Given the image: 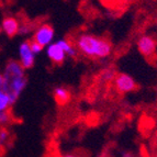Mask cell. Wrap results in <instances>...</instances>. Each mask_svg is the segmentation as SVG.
Returning a JSON list of instances; mask_svg holds the SVG:
<instances>
[{"label": "cell", "mask_w": 157, "mask_h": 157, "mask_svg": "<svg viewBox=\"0 0 157 157\" xmlns=\"http://www.w3.org/2000/svg\"><path fill=\"white\" fill-rule=\"evenodd\" d=\"M3 90L8 94L11 105H14L28 84L25 69L19 63V60L10 59L7 62L2 73Z\"/></svg>", "instance_id": "1"}, {"label": "cell", "mask_w": 157, "mask_h": 157, "mask_svg": "<svg viewBox=\"0 0 157 157\" xmlns=\"http://www.w3.org/2000/svg\"><path fill=\"white\" fill-rule=\"evenodd\" d=\"M78 53L85 57L105 59L112 54V43L92 33H80L75 40Z\"/></svg>", "instance_id": "2"}, {"label": "cell", "mask_w": 157, "mask_h": 157, "mask_svg": "<svg viewBox=\"0 0 157 157\" xmlns=\"http://www.w3.org/2000/svg\"><path fill=\"white\" fill-rule=\"evenodd\" d=\"M55 31L50 23H42L37 26L32 33V41L39 43L43 47H47L54 42Z\"/></svg>", "instance_id": "3"}, {"label": "cell", "mask_w": 157, "mask_h": 157, "mask_svg": "<svg viewBox=\"0 0 157 157\" xmlns=\"http://www.w3.org/2000/svg\"><path fill=\"white\" fill-rule=\"evenodd\" d=\"M113 86L119 94H130L137 88L135 79L125 73L117 74V76L113 79Z\"/></svg>", "instance_id": "4"}, {"label": "cell", "mask_w": 157, "mask_h": 157, "mask_svg": "<svg viewBox=\"0 0 157 157\" xmlns=\"http://www.w3.org/2000/svg\"><path fill=\"white\" fill-rule=\"evenodd\" d=\"M18 56L19 63L21 64L22 67L28 71L31 69L35 64V57L36 55L32 52L30 46V41H22L18 46Z\"/></svg>", "instance_id": "5"}, {"label": "cell", "mask_w": 157, "mask_h": 157, "mask_svg": "<svg viewBox=\"0 0 157 157\" xmlns=\"http://www.w3.org/2000/svg\"><path fill=\"white\" fill-rule=\"evenodd\" d=\"M136 47L142 55L146 58H152L156 54L157 42L156 40L148 34L141 35L136 42Z\"/></svg>", "instance_id": "6"}, {"label": "cell", "mask_w": 157, "mask_h": 157, "mask_svg": "<svg viewBox=\"0 0 157 157\" xmlns=\"http://www.w3.org/2000/svg\"><path fill=\"white\" fill-rule=\"evenodd\" d=\"M45 54H46L47 58L55 65H60L66 60L68 57L65 51L62 48L59 44L56 41L50 44L47 47H45Z\"/></svg>", "instance_id": "7"}, {"label": "cell", "mask_w": 157, "mask_h": 157, "mask_svg": "<svg viewBox=\"0 0 157 157\" xmlns=\"http://www.w3.org/2000/svg\"><path fill=\"white\" fill-rule=\"evenodd\" d=\"M20 22L16 17L12 16H7L2 19L1 21V31L9 37L16 36L19 32V28H20Z\"/></svg>", "instance_id": "8"}, {"label": "cell", "mask_w": 157, "mask_h": 157, "mask_svg": "<svg viewBox=\"0 0 157 157\" xmlns=\"http://www.w3.org/2000/svg\"><path fill=\"white\" fill-rule=\"evenodd\" d=\"M53 98L58 105H66L71 100V91L65 86H56L52 91Z\"/></svg>", "instance_id": "9"}, {"label": "cell", "mask_w": 157, "mask_h": 157, "mask_svg": "<svg viewBox=\"0 0 157 157\" xmlns=\"http://www.w3.org/2000/svg\"><path fill=\"white\" fill-rule=\"evenodd\" d=\"M56 42H57L58 44L62 46V48L65 51V53L67 54L68 57L76 58L77 56H78L79 53H78L76 45L73 44L71 41H68V40H66V39H58V40H56Z\"/></svg>", "instance_id": "10"}, {"label": "cell", "mask_w": 157, "mask_h": 157, "mask_svg": "<svg viewBox=\"0 0 157 157\" xmlns=\"http://www.w3.org/2000/svg\"><path fill=\"white\" fill-rule=\"evenodd\" d=\"M11 101L8 94L3 90V88H0V112L9 111L11 108Z\"/></svg>", "instance_id": "11"}, {"label": "cell", "mask_w": 157, "mask_h": 157, "mask_svg": "<svg viewBox=\"0 0 157 157\" xmlns=\"http://www.w3.org/2000/svg\"><path fill=\"white\" fill-rule=\"evenodd\" d=\"M115 76H117V73L114 71V69L109 67V68H105V69H103V71H101L99 78L102 82H110V81H113Z\"/></svg>", "instance_id": "12"}, {"label": "cell", "mask_w": 157, "mask_h": 157, "mask_svg": "<svg viewBox=\"0 0 157 157\" xmlns=\"http://www.w3.org/2000/svg\"><path fill=\"white\" fill-rule=\"evenodd\" d=\"M9 140H10V132L8 131L7 128H0V145L1 147L8 144Z\"/></svg>", "instance_id": "13"}, {"label": "cell", "mask_w": 157, "mask_h": 157, "mask_svg": "<svg viewBox=\"0 0 157 157\" xmlns=\"http://www.w3.org/2000/svg\"><path fill=\"white\" fill-rule=\"evenodd\" d=\"M31 33H33V32H32V28L30 24H26V23L20 24V28H19V32H18L19 35L24 36V35H28V34H31Z\"/></svg>", "instance_id": "14"}, {"label": "cell", "mask_w": 157, "mask_h": 157, "mask_svg": "<svg viewBox=\"0 0 157 157\" xmlns=\"http://www.w3.org/2000/svg\"><path fill=\"white\" fill-rule=\"evenodd\" d=\"M30 46H31L32 52H33L35 55H40V54L43 52V50H44V47H43L42 45H40L39 43L34 42L32 40H30Z\"/></svg>", "instance_id": "15"}, {"label": "cell", "mask_w": 157, "mask_h": 157, "mask_svg": "<svg viewBox=\"0 0 157 157\" xmlns=\"http://www.w3.org/2000/svg\"><path fill=\"white\" fill-rule=\"evenodd\" d=\"M121 157H141V156L134 154V153H132V152H128V151L123 149V151H121Z\"/></svg>", "instance_id": "16"}, {"label": "cell", "mask_w": 157, "mask_h": 157, "mask_svg": "<svg viewBox=\"0 0 157 157\" xmlns=\"http://www.w3.org/2000/svg\"><path fill=\"white\" fill-rule=\"evenodd\" d=\"M62 157H79V156H77L75 154H71V153H67V154H64Z\"/></svg>", "instance_id": "17"}, {"label": "cell", "mask_w": 157, "mask_h": 157, "mask_svg": "<svg viewBox=\"0 0 157 157\" xmlns=\"http://www.w3.org/2000/svg\"><path fill=\"white\" fill-rule=\"evenodd\" d=\"M0 88H3V78L1 73H0Z\"/></svg>", "instance_id": "18"}, {"label": "cell", "mask_w": 157, "mask_h": 157, "mask_svg": "<svg viewBox=\"0 0 157 157\" xmlns=\"http://www.w3.org/2000/svg\"><path fill=\"white\" fill-rule=\"evenodd\" d=\"M100 157H110V156H109V155H108L107 153H105V154H102V155H101V156H100Z\"/></svg>", "instance_id": "19"}, {"label": "cell", "mask_w": 157, "mask_h": 157, "mask_svg": "<svg viewBox=\"0 0 157 157\" xmlns=\"http://www.w3.org/2000/svg\"><path fill=\"white\" fill-rule=\"evenodd\" d=\"M156 97H157V90H156Z\"/></svg>", "instance_id": "20"}, {"label": "cell", "mask_w": 157, "mask_h": 157, "mask_svg": "<svg viewBox=\"0 0 157 157\" xmlns=\"http://www.w3.org/2000/svg\"><path fill=\"white\" fill-rule=\"evenodd\" d=\"M0 148H1V145H0Z\"/></svg>", "instance_id": "21"}, {"label": "cell", "mask_w": 157, "mask_h": 157, "mask_svg": "<svg viewBox=\"0 0 157 157\" xmlns=\"http://www.w3.org/2000/svg\"><path fill=\"white\" fill-rule=\"evenodd\" d=\"M0 113H1V112H0Z\"/></svg>", "instance_id": "22"}]
</instances>
